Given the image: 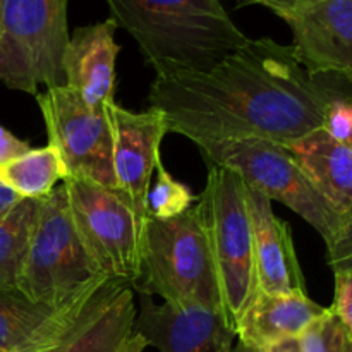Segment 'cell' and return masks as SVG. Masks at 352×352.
Instances as JSON below:
<instances>
[{
    "label": "cell",
    "instance_id": "484cf974",
    "mask_svg": "<svg viewBox=\"0 0 352 352\" xmlns=\"http://www.w3.org/2000/svg\"><path fill=\"white\" fill-rule=\"evenodd\" d=\"M28 150H30V144L26 141L19 140L10 131L0 126V168L26 153Z\"/></svg>",
    "mask_w": 352,
    "mask_h": 352
},
{
    "label": "cell",
    "instance_id": "ac0fdd59",
    "mask_svg": "<svg viewBox=\"0 0 352 352\" xmlns=\"http://www.w3.org/2000/svg\"><path fill=\"white\" fill-rule=\"evenodd\" d=\"M327 308L308 294H260L244 309L236 323V339L253 349H261L282 339L299 337Z\"/></svg>",
    "mask_w": 352,
    "mask_h": 352
},
{
    "label": "cell",
    "instance_id": "603a6c76",
    "mask_svg": "<svg viewBox=\"0 0 352 352\" xmlns=\"http://www.w3.org/2000/svg\"><path fill=\"white\" fill-rule=\"evenodd\" d=\"M322 129L332 140L352 146V103L351 95L332 98L323 110Z\"/></svg>",
    "mask_w": 352,
    "mask_h": 352
},
{
    "label": "cell",
    "instance_id": "2e32d148",
    "mask_svg": "<svg viewBox=\"0 0 352 352\" xmlns=\"http://www.w3.org/2000/svg\"><path fill=\"white\" fill-rule=\"evenodd\" d=\"M134 318L133 284L107 280L71 332L50 352H119L133 336Z\"/></svg>",
    "mask_w": 352,
    "mask_h": 352
},
{
    "label": "cell",
    "instance_id": "ba28073f",
    "mask_svg": "<svg viewBox=\"0 0 352 352\" xmlns=\"http://www.w3.org/2000/svg\"><path fill=\"white\" fill-rule=\"evenodd\" d=\"M62 186L72 222L93 261L109 280L136 284L141 229L126 196L117 189L81 179H65Z\"/></svg>",
    "mask_w": 352,
    "mask_h": 352
},
{
    "label": "cell",
    "instance_id": "ffe728a7",
    "mask_svg": "<svg viewBox=\"0 0 352 352\" xmlns=\"http://www.w3.org/2000/svg\"><path fill=\"white\" fill-rule=\"evenodd\" d=\"M41 199H21L0 215V291H17Z\"/></svg>",
    "mask_w": 352,
    "mask_h": 352
},
{
    "label": "cell",
    "instance_id": "d6986e66",
    "mask_svg": "<svg viewBox=\"0 0 352 352\" xmlns=\"http://www.w3.org/2000/svg\"><path fill=\"white\" fill-rule=\"evenodd\" d=\"M67 179L65 165L52 144L30 148L0 168V182L23 199H41L50 195L58 181Z\"/></svg>",
    "mask_w": 352,
    "mask_h": 352
},
{
    "label": "cell",
    "instance_id": "4dcf8cb0",
    "mask_svg": "<svg viewBox=\"0 0 352 352\" xmlns=\"http://www.w3.org/2000/svg\"><path fill=\"white\" fill-rule=\"evenodd\" d=\"M0 9H2V0H0Z\"/></svg>",
    "mask_w": 352,
    "mask_h": 352
},
{
    "label": "cell",
    "instance_id": "8fae6325",
    "mask_svg": "<svg viewBox=\"0 0 352 352\" xmlns=\"http://www.w3.org/2000/svg\"><path fill=\"white\" fill-rule=\"evenodd\" d=\"M133 333L158 352H232L236 340V330L219 309L165 301L157 305L146 294H140Z\"/></svg>",
    "mask_w": 352,
    "mask_h": 352
},
{
    "label": "cell",
    "instance_id": "83f0119b",
    "mask_svg": "<svg viewBox=\"0 0 352 352\" xmlns=\"http://www.w3.org/2000/svg\"><path fill=\"white\" fill-rule=\"evenodd\" d=\"M21 199L23 198H19V196H17L12 189L7 188L6 184H2V182H0V215H3L6 212H9V210L12 208L16 203L21 201Z\"/></svg>",
    "mask_w": 352,
    "mask_h": 352
},
{
    "label": "cell",
    "instance_id": "6da1fadb",
    "mask_svg": "<svg viewBox=\"0 0 352 352\" xmlns=\"http://www.w3.org/2000/svg\"><path fill=\"white\" fill-rule=\"evenodd\" d=\"M342 95H351V79L313 76L291 45L248 38L208 71L155 78L148 103L164 113L167 133L196 146L258 140L287 148L322 127L327 103Z\"/></svg>",
    "mask_w": 352,
    "mask_h": 352
},
{
    "label": "cell",
    "instance_id": "44dd1931",
    "mask_svg": "<svg viewBox=\"0 0 352 352\" xmlns=\"http://www.w3.org/2000/svg\"><path fill=\"white\" fill-rule=\"evenodd\" d=\"M155 182L150 184L146 195L148 217L158 220H168L188 212L195 203V195L186 184L179 182L170 172L162 165V160L155 168Z\"/></svg>",
    "mask_w": 352,
    "mask_h": 352
},
{
    "label": "cell",
    "instance_id": "d4e9b609",
    "mask_svg": "<svg viewBox=\"0 0 352 352\" xmlns=\"http://www.w3.org/2000/svg\"><path fill=\"white\" fill-rule=\"evenodd\" d=\"M237 6H261L265 9L277 14L280 19H289L294 14L308 9L309 6L322 2V0H236Z\"/></svg>",
    "mask_w": 352,
    "mask_h": 352
},
{
    "label": "cell",
    "instance_id": "7a4b0ae2",
    "mask_svg": "<svg viewBox=\"0 0 352 352\" xmlns=\"http://www.w3.org/2000/svg\"><path fill=\"white\" fill-rule=\"evenodd\" d=\"M105 2L157 78L208 71L248 41L220 0Z\"/></svg>",
    "mask_w": 352,
    "mask_h": 352
},
{
    "label": "cell",
    "instance_id": "30bf717a",
    "mask_svg": "<svg viewBox=\"0 0 352 352\" xmlns=\"http://www.w3.org/2000/svg\"><path fill=\"white\" fill-rule=\"evenodd\" d=\"M112 133V168L117 191L133 206L143 241L148 220L146 195L160 158L167 122L160 110L131 112L117 102L105 105Z\"/></svg>",
    "mask_w": 352,
    "mask_h": 352
},
{
    "label": "cell",
    "instance_id": "e0dca14e",
    "mask_svg": "<svg viewBox=\"0 0 352 352\" xmlns=\"http://www.w3.org/2000/svg\"><path fill=\"white\" fill-rule=\"evenodd\" d=\"M313 188L340 213L352 217V146L332 140L322 127L289 144Z\"/></svg>",
    "mask_w": 352,
    "mask_h": 352
},
{
    "label": "cell",
    "instance_id": "52a82bcc",
    "mask_svg": "<svg viewBox=\"0 0 352 352\" xmlns=\"http://www.w3.org/2000/svg\"><path fill=\"white\" fill-rule=\"evenodd\" d=\"M69 0H2L0 81L36 96L40 86L60 85L69 41Z\"/></svg>",
    "mask_w": 352,
    "mask_h": 352
},
{
    "label": "cell",
    "instance_id": "5bb4252c",
    "mask_svg": "<svg viewBox=\"0 0 352 352\" xmlns=\"http://www.w3.org/2000/svg\"><path fill=\"white\" fill-rule=\"evenodd\" d=\"M246 186V184H244ZM254 244V270L260 294H306V282L287 222H282L272 201L246 186Z\"/></svg>",
    "mask_w": 352,
    "mask_h": 352
},
{
    "label": "cell",
    "instance_id": "9a60e30c",
    "mask_svg": "<svg viewBox=\"0 0 352 352\" xmlns=\"http://www.w3.org/2000/svg\"><path fill=\"white\" fill-rule=\"evenodd\" d=\"M91 298L54 308L17 291H0V352H50L65 339Z\"/></svg>",
    "mask_w": 352,
    "mask_h": 352
},
{
    "label": "cell",
    "instance_id": "8992f818",
    "mask_svg": "<svg viewBox=\"0 0 352 352\" xmlns=\"http://www.w3.org/2000/svg\"><path fill=\"white\" fill-rule=\"evenodd\" d=\"M208 179L198 198L226 318L236 330L256 289L254 244L246 186L236 172L206 164Z\"/></svg>",
    "mask_w": 352,
    "mask_h": 352
},
{
    "label": "cell",
    "instance_id": "f1b7e54d",
    "mask_svg": "<svg viewBox=\"0 0 352 352\" xmlns=\"http://www.w3.org/2000/svg\"><path fill=\"white\" fill-rule=\"evenodd\" d=\"M146 347H148L146 342H144L140 336H134L133 333V336L129 337V340L124 344V347L119 352H143Z\"/></svg>",
    "mask_w": 352,
    "mask_h": 352
},
{
    "label": "cell",
    "instance_id": "277c9868",
    "mask_svg": "<svg viewBox=\"0 0 352 352\" xmlns=\"http://www.w3.org/2000/svg\"><path fill=\"white\" fill-rule=\"evenodd\" d=\"M107 280L76 230L65 188L58 186L40 201L17 292L62 308L93 298Z\"/></svg>",
    "mask_w": 352,
    "mask_h": 352
},
{
    "label": "cell",
    "instance_id": "4fadbf2b",
    "mask_svg": "<svg viewBox=\"0 0 352 352\" xmlns=\"http://www.w3.org/2000/svg\"><path fill=\"white\" fill-rule=\"evenodd\" d=\"M113 19L76 28L62 54L60 67L71 88L91 109L116 102V60L120 47L116 41Z\"/></svg>",
    "mask_w": 352,
    "mask_h": 352
},
{
    "label": "cell",
    "instance_id": "5b68a950",
    "mask_svg": "<svg viewBox=\"0 0 352 352\" xmlns=\"http://www.w3.org/2000/svg\"><path fill=\"white\" fill-rule=\"evenodd\" d=\"M133 289L165 302L199 305L223 313L215 267L198 208L168 220L148 217ZM226 315V313H223Z\"/></svg>",
    "mask_w": 352,
    "mask_h": 352
},
{
    "label": "cell",
    "instance_id": "f546056e",
    "mask_svg": "<svg viewBox=\"0 0 352 352\" xmlns=\"http://www.w3.org/2000/svg\"><path fill=\"white\" fill-rule=\"evenodd\" d=\"M232 352H258V349H253V347H248L244 346V344H237L236 347H234Z\"/></svg>",
    "mask_w": 352,
    "mask_h": 352
},
{
    "label": "cell",
    "instance_id": "4316f807",
    "mask_svg": "<svg viewBox=\"0 0 352 352\" xmlns=\"http://www.w3.org/2000/svg\"><path fill=\"white\" fill-rule=\"evenodd\" d=\"M258 352H301L299 337H291V339H282L278 342L268 344V346L258 349Z\"/></svg>",
    "mask_w": 352,
    "mask_h": 352
},
{
    "label": "cell",
    "instance_id": "7c38bea8",
    "mask_svg": "<svg viewBox=\"0 0 352 352\" xmlns=\"http://www.w3.org/2000/svg\"><path fill=\"white\" fill-rule=\"evenodd\" d=\"M285 23L292 54L309 74L352 81V0H322Z\"/></svg>",
    "mask_w": 352,
    "mask_h": 352
},
{
    "label": "cell",
    "instance_id": "7402d4cb",
    "mask_svg": "<svg viewBox=\"0 0 352 352\" xmlns=\"http://www.w3.org/2000/svg\"><path fill=\"white\" fill-rule=\"evenodd\" d=\"M301 352H352V332L327 308L299 336Z\"/></svg>",
    "mask_w": 352,
    "mask_h": 352
},
{
    "label": "cell",
    "instance_id": "cb8c5ba5",
    "mask_svg": "<svg viewBox=\"0 0 352 352\" xmlns=\"http://www.w3.org/2000/svg\"><path fill=\"white\" fill-rule=\"evenodd\" d=\"M333 305L329 309L352 332V263L333 267Z\"/></svg>",
    "mask_w": 352,
    "mask_h": 352
},
{
    "label": "cell",
    "instance_id": "9c48e42d",
    "mask_svg": "<svg viewBox=\"0 0 352 352\" xmlns=\"http://www.w3.org/2000/svg\"><path fill=\"white\" fill-rule=\"evenodd\" d=\"M34 98L43 116L48 144L60 155L67 179L117 189L112 168V133L105 107L91 109L62 82L40 91Z\"/></svg>",
    "mask_w": 352,
    "mask_h": 352
},
{
    "label": "cell",
    "instance_id": "3957f363",
    "mask_svg": "<svg viewBox=\"0 0 352 352\" xmlns=\"http://www.w3.org/2000/svg\"><path fill=\"white\" fill-rule=\"evenodd\" d=\"M206 164L236 172L248 188L284 203L322 236L329 263H352V217L340 215L305 177L284 146L258 140L198 144Z\"/></svg>",
    "mask_w": 352,
    "mask_h": 352
}]
</instances>
